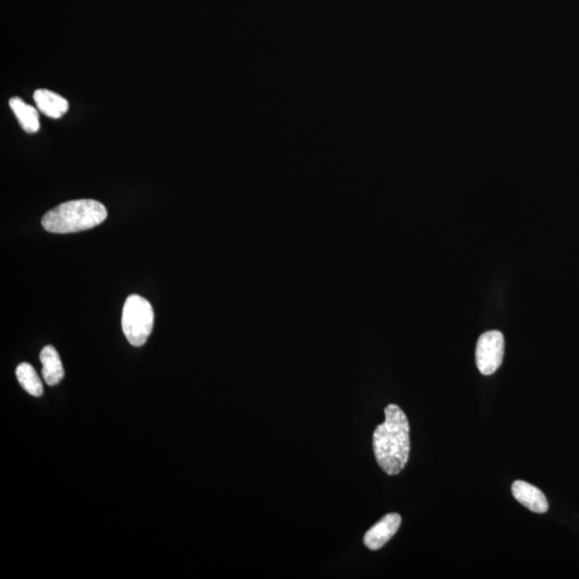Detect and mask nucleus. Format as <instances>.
I'll return each instance as SVG.
<instances>
[{
    "label": "nucleus",
    "instance_id": "obj_6",
    "mask_svg": "<svg viewBox=\"0 0 579 579\" xmlns=\"http://www.w3.org/2000/svg\"><path fill=\"white\" fill-rule=\"evenodd\" d=\"M512 494L527 509L544 514L548 511V502L542 490L525 481H515L512 485Z\"/></svg>",
    "mask_w": 579,
    "mask_h": 579
},
{
    "label": "nucleus",
    "instance_id": "obj_5",
    "mask_svg": "<svg viewBox=\"0 0 579 579\" xmlns=\"http://www.w3.org/2000/svg\"><path fill=\"white\" fill-rule=\"evenodd\" d=\"M401 525V517L397 513H390L369 529L364 536V544L371 550H378L393 538Z\"/></svg>",
    "mask_w": 579,
    "mask_h": 579
},
{
    "label": "nucleus",
    "instance_id": "obj_7",
    "mask_svg": "<svg viewBox=\"0 0 579 579\" xmlns=\"http://www.w3.org/2000/svg\"><path fill=\"white\" fill-rule=\"evenodd\" d=\"M34 101L39 111L51 118H63L69 110V102L51 91L37 90L34 92Z\"/></svg>",
    "mask_w": 579,
    "mask_h": 579
},
{
    "label": "nucleus",
    "instance_id": "obj_2",
    "mask_svg": "<svg viewBox=\"0 0 579 579\" xmlns=\"http://www.w3.org/2000/svg\"><path fill=\"white\" fill-rule=\"evenodd\" d=\"M108 211L102 203L83 198L59 204L42 217V227L51 233L67 234L90 230L102 224Z\"/></svg>",
    "mask_w": 579,
    "mask_h": 579
},
{
    "label": "nucleus",
    "instance_id": "obj_1",
    "mask_svg": "<svg viewBox=\"0 0 579 579\" xmlns=\"http://www.w3.org/2000/svg\"><path fill=\"white\" fill-rule=\"evenodd\" d=\"M384 413V423L374 429L373 452L383 472L397 476L409 460L410 425L405 412L397 405H389Z\"/></svg>",
    "mask_w": 579,
    "mask_h": 579
},
{
    "label": "nucleus",
    "instance_id": "obj_8",
    "mask_svg": "<svg viewBox=\"0 0 579 579\" xmlns=\"http://www.w3.org/2000/svg\"><path fill=\"white\" fill-rule=\"evenodd\" d=\"M42 377L48 385H57L65 376V371L57 349L52 346L44 347L40 353Z\"/></svg>",
    "mask_w": 579,
    "mask_h": 579
},
{
    "label": "nucleus",
    "instance_id": "obj_9",
    "mask_svg": "<svg viewBox=\"0 0 579 579\" xmlns=\"http://www.w3.org/2000/svg\"><path fill=\"white\" fill-rule=\"evenodd\" d=\"M10 108L19 120L20 126L27 134H36L40 129L37 109L30 106L19 97L11 98Z\"/></svg>",
    "mask_w": 579,
    "mask_h": 579
},
{
    "label": "nucleus",
    "instance_id": "obj_3",
    "mask_svg": "<svg viewBox=\"0 0 579 579\" xmlns=\"http://www.w3.org/2000/svg\"><path fill=\"white\" fill-rule=\"evenodd\" d=\"M121 327L130 345H145L154 327V311L151 303L140 295H130L126 300Z\"/></svg>",
    "mask_w": 579,
    "mask_h": 579
},
{
    "label": "nucleus",
    "instance_id": "obj_4",
    "mask_svg": "<svg viewBox=\"0 0 579 579\" xmlns=\"http://www.w3.org/2000/svg\"><path fill=\"white\" fill-rule=\"evenodd\" d=\"M504 338L499 330H489L478 340L476 362L479 373L490 376L498 371L504 361Z\"/></svg>",
    "mask_w": 579,
    "mask_h": 579
},
{
    "label": "nucleus",
    "instance_id": "obj_10",
    "mask_svg": "<svg viewBox=\"0 0 579 579\" xmlns=\"http://www.w3.org/2000/svg\"><path fill=\"white\" fill-rule=\"evenodd\" d=\"M16 378L27 393L40 397L43 394V385L39 378L36 369L29 363H22L16 368Z\"/></svg>",
    "mask_w": 579,
    "mask_h": 579
}]
</instances>
